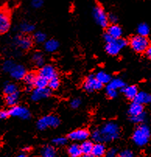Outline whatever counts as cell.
I'll use <instances>...</instances> for the list:
<instances>
[{
  "mask_svg": "<svg viewBox=\"0 0 151 157\" xmlns=\"http://www.w3.org/2000/svg\"><path fill=\"white\" fill-rule=\"evenodd\" d=\"M150 132H151V130H150Z\"/></svg>",
  "mask_w": 151,
  "mask_h": 157,
  "instance_id": "cell-51",
  "label": "cell"
},
{
  "mask_svg": "<svg viewBox=\"0 0 151 157\" xmlns=\"http://www.w3.org/2000/svg\"><path fill=\"white\" fill-rule=\"evenodd\" d=\"M52 142L54 145H57V146H62L67 143V139L65 137H58L52 140Z\"/></svg>",
  "mask_w": 151,
  "mask_h": 157,
  "instance_id": "cell-37",
  "label": "cell"
},
{
  "mask_svg": "<svg viewBox=\"0 0 151 157\" xmlns=\"http://www.w3.org/2000/svg\"><path fill=\"white\" fill-rule=\"evenodd\" d=\"M104 40H105L106 43H110V42H111L113 40H114V38H113L111 36H110L107 33H105V34L104 35Z\"/></svg>",
  "mask_w": 151,
  "mask_h": 157,
  "instance_id": "cell-45",
  "label": "cell"
},
{
  "mask_svg": "<svg viewBox=\"0 0 151 157\" xmlns=\"http://www.w3.org/2000/svg\"><path fill=\"white\" fill-rule=\"evenodd\" d=\"M17 157H27V156H26L25 154H20V155H17Z\"/></svg>",
  "mask_w": 151,
  "mask_h": 157,
  "instance_id": "cell-49",
  "label": "cell"
},
{
  "mask_svg": "<svg viewBox=\"0 0 151 157\" xmlns=\"http://www.w3.org/2000/svg\"><path fill=\"white\" fill-rule=\"evenodd\" d=\"M48 79H46L45 78L38 75L36 77L34 86L36 88H45V87L48 86Z\"/></svg>",
  "mask_w": 151,
  "mask_h": 157,
  "instance_id": "cell-30",
  "label": "cell"
},
{
  "mask_svg": "<svg viewBox=\"0 0 151 157\" xmlns=\"http://www.w3.org/2000/svg\"><path fill=\"white\" fill-rule=\"evenodd\" d=\"M146 120V114L144 111L136 116H132L131 121L136 124H143Z\"/></svg>",
  "mask_w": 151,
  "mask_h": 157,
  "instance_id": "cell-33",
  "label": "cell"
},
{
  "mask_svg": "<svg viewBox=\"0 0 151 157\" xmlns=\"http://www.w3.org/2000/svg\"><path fill=\"white\" fill-rule=\"evenodd\" d=\"M42 157H56V151L52 145H46L41 150Z\"/></svg>",
  "mask_w": 151,
  "mask_h": 157,
  "instance_id": "cell-24",
  "label": "cell"
},
{
  "mask_svg": "<svg viewBox=\"0 0 151 157\" xmlns=\"http://www.w3.org/2000/svg\"><path fill=\"white\" fill-rule=\"evenodd\" d=\"M36 77H37V75L35 73H34V72H29V73H26L23 79H24V82H25L26 85L30 88V87L33 86L34 85Z\"/></svg>",
  "mask_w": 151,
  "mask_h": 157,
  "instance_id": "cell-26",
  "label": "cell"
},
{
  "mask_svg": "<svg viewBox=\"0 0 151 157\" xmlns=\"http://www.w3.org/2000/svg\"><path fill=\"white\" fill-rule=\"evenodd\" d=\"M59 124H60V121L58 117L55 115H46L39 119L37 123V126L39 130H45L49 127H57Z\"/></svg>",
  "mask_w": 151,
  "mask_h": 157,
  "instance_id": "cell-5",
  "label": "cell"
},
{
  "mask_svg": "<svg viewBox=\"0 0 151 157\" xmlns=\"http://www.w3.org/2000/svg\"><path fill=\"white\" fill-rule=\"evenodd\" d=\"M26 69L23 65H15V66L13 68V69L10 71V74L12 76V78L15 79H23L24 75H26Z\"/></svg>",
  "mask_w": 151,
  "mask_h": 157,
  "instance_id": "cell-14",
  "label": "cell"
},
{
  "mask_svg": "<svg viewBox=\"0 0 151 157\" xmlns=\"http://www.w3.org/2000/svg\"><path fill=\"white\" fill-rule=\"evenodd\" d=\"M149 40L146 37H143L140 35L134 36L130 40V45L131 48L138 53H143L146 51L149 46Z\"/></svg>",
  "mask_w": 151,
  "mask_h": 157,
  "instance_id": "cell-3",
  "label": "cell"
},
{
  "mask_svg": "<svg viewBox=\"0 0 151 157\" xmlns=\"http://www.w3.org/2000/svg\"><path fill=\"white\" fill-rule=\"evenodd\" d=\"M10 112H9V110H0V119L2 120H4V119H6L10 117Z\"/></svg>",
  "mask_w": 151,
  "mask_h": 157,
  "instance_id": "cell-42",
  "label": "cell"
},
{
  "mask_svg": "<svg viewBox=\"0 0 151 157\" xmlns=\"http://www.w3.org/2000/svg\"><path fill=\"white\" fill-rule=\"evenodd\" d=\"M122 91L124 93L125 96L129 100H134L135 97L138 93V89L136 86H125L122 89Z\"/></svg>",
  "mask_w": 151,
  "mask_h": 157,
  "instance_id": "cell-19",
  "label": "cell"
},
{
  "mask_svg": "<svg viewBox=\"0 0 151 157\" xmlns=\"http://www.w3.org/2000/svg\"><path fill=\"white\" fill-rule=\"evenodd\" d=\"M143 112V104H140L139 103L133 102V104L130 105L129 108V114L130 116H136L138 114H141Z\"/></svg>",
  "mask_w": 151,
  "mask_h": 157,
  "instance_id": "cell-20",
  "label": "cell"
},
{
  "mask_svg": "<svg viewBox=\"0 0 151 157\" xmlns=\"http://www.w3.org/2000/svg\"><path fill=\"white\" fill-rule=\"evenodd\" d=\"M32 61L34 65L38 67H41L44 65L45 58L41 52H35L32 56Z\"/></svg>",
  "mask_w": 151,
  "mask_h": 157,
  "instance_id": "cell-27",
  "label": "cell"
},
{
  "mask_svg": "<svg viewBox=\"0 0 151 157\" xmlns=\"http://www.w3.org/2000/svg\"><path fill=\"white\" fill-rule=\"evenodd\" d=\"M125 86H126V83H125L124 81L122 78H116L110 80V82L107 83V88L117 90H119V89H123Z\"/></svg>",
  "mask_w": 151,
  "mask_h": 157,
  "instance_id": "cell-18",
  "label": "cell"
},
{
  "mask_svg": "<svg viewBox=\"0 0 151 157\" xmlns=\"http://www.w3.org/2000/svg\"><path fill=\"white\" fill-rule=\"evenodd\" d=\"M93 16L97 24L101 27H107L108 25V18L104 9L101 5H96L93 10Z\"/></svg>",
  "mask_w": 151,
  "mask_h": 157,
  "instance_id": "cell-6",
  "label": "cell"
},
{
  "mask_svg": "<svg viewBox=\"0 0 151 157\" xmlns=\"http://www.w3.org/2000/svg\"><path fill=\"white\" fill-rule=\"evenodd\" d=\"M30 150V147H25L24 149V151H26V152H28V151Z\"/></svg>",
  "mask_w": 151,
  "mask_h": 157,
  "instance_id": "cell-48",
  "label": "cell"
},
{
  "mask_svg": "<svg viewBox=\"0 0 151 157\" xmlns=\"http://www.w3.org/2000/svg\"><path fill=\"white\" fill-rule=\"evenodd\" d=\"M68 153L71 157H80L83 155L80 145L78 144H72L68 148Z\"/></svg>",
  "mask_w": 151,
  "mask_h": 157,
  "instance_id": "cell-23",
  "label": "cell"
},
{
  "mask_svg": "<svg viewBox=\"0 0 151 157\" xmlns=\"http://www.w3.org/2000/svg\"><path fill=\"white\" fill-rule=\"evenodd\" d=\"M93 146H94V144L91 141L89 140H85L82 142V144L80 145V149L82 151L83 154H88L91 153V151H92Z\"/></svg>",
  "mask_w": 151,
  "mask_h": 157,
  "instance_id": "cell-28",
  "label": "cell"
},
{
  "mask_svg": "<svg viewBox=\"0 0 151 157\" xmlns=\"http://www.w3.org/2000/svg\"><path fill=\"white\" fill-rule=\"evenodd\" d=\"M11 26L10 14L5 8L0 9V34H4L9 31Z\"/></svg>",
  "mask_w": 151,
  "mask_h": 157,
  "instance_id": "cell-7",
  "label": "cell"
},
{
  "mask_svg": "<svg viewBox=\"0 0 151 157\" xmlns=\"http://www.w3.org/2000/svg\"><path fill=\"white\" fill-rule=\"evenodd\" d=\"M14 42L17 47L23 49V50H28L29 48L32 47V44H33L32 39L29 37L28 36L24 35L17 36L14 38Z\"/></svg>",
  "mask_w": 151,
  "mask_h": 157,
  "instance_id": "cell-10",
  "label": "cell"
},
{
  "mask_svg": "<svg viewBox=\"0 0 151 157\" xmlns=\"http://www.w3.org/2000/svg\"><path fill=\"white\" fill-rule=\"evenodd\" d=\"M38 75L49 80L51 78L57 76V72H56V70L54 68V66L51 65H46L41 66V68L39 70Z\"/></svg>",
  "mask_w": 151,
  "mask_h": 157,
  "instance_id": "cell-13",
  "label": "cell"
},
{
  "mask_svg": "<svg viewBox=\"0 0 151 157\" xmlns=\"http://www.w3.org/2000/svg\"><path fill=\"white\" fill-rule=\"evenodd\" d=\"M90 133L87 129H77L69 134L68 138L72 141L83 142L89 138Z\"/></svg>",
  "mask_w": 151,
  "mask_h": 157,
  "instance_id": "cell-11",
  "label": "cell"
},
{
  "mask_svg": "<svg viewBox=\"0 0 151 157\" xmlns=\"http://www.w3.org/2000/svg\"><path fill=\"white\" fill-rule=\"evenodd\" d=\"M95 77L97 78V79L102 84H107L111 79L109 74H107V72H104V71H100V72H98V73L96 74Z\"/></svg>",
  "mask_w": 151,
  "mask_h": 157,
  "instance_id": "cell-25",
  "label": "cell"
},
{
  "mask_svg": "<svg viewBox=\"0 0 151 157\" xmlns=\"http://www.w3.org/2000/svg\"><path fill=\"white\" fill-rule=\"evenodd\" d=\"M107 18H108V23H111V24H115L118 21V17L114 14L107 16Z\"/></svg>",
  "mask_w": 151,
  "mask_h": 157,
  "instance_id": "cell-43",
  "label": "cell"
},
{
  "mask_svg": "<svg viewBox=\"0 0 151 157\" xmlns=\"http://www.w3.org/2000/svg\"><path fill=\"white\" fill-rule=\"evenodd\" d=\"M16 64L14 63V61L12 60H6L5 62H3V64H2V70L4 71V72H9L10 73V71L12 70L13 68H14V66H15Z\"/></svg>",
  "mask_w": 151,
  "mask_h": 157,
  "instance_id": "cell-35",
  "label": "cell"
},
{
  "mask_svg": "<svg viewBox=\"0 0 151 157\" xmlns=\"http://www.w3.org/2000/svg\"><path fill=\"white\" fill-rule=\"evenodd\" d=\"M16 92H17V86L16 84L8 82V83L5 84V86H3V93L6 96L14 94Z\"/></svg>",
  "mask_w": 151,
  "mask_h": 157,
  "instance_id": "cell-29",
  "label": "cell"
},
{
  "mask_svg": "<svg viewBox=\"0 0 151 157\" xmlns=\"http://www.w3.org/2000/svg\"><path fill=\"white\" fill-rule=\"evenodd\" d=\"M107 33L114 39L120 38L122 35V30L118 25L112 24L107 28Z\"/></svg>",
  "mask_w": 151,
  "mask_h": 157,
  "instance_id": "cell-17",
  "label": "cell"
},
{
  "mask_svg": "<svg viewBox=\"0 0 151 157\" xmlns=\"http://www.w3.org/2000/svg\"><path fill=\"white\" fill-rule=\"evenodd\" d=\"M117 154V150L115 149H110L109 150L106 152L107 157H114Z\"/></svg>",
  "mask_w": 151,
  "mask_h": 157,
  "instance_id": "cell-44",
  "label": "cell"
},
{
  "mask_svg": "<svg viewBox=\"0 0 151 157\" xmlns=\"http://www.w3.org/2000/svg\"><path fill=\"white\" fill-rule=\"evenodd\" d=\"M9 112H10V115L12 117H17L24 120H27L30 117V112L29 111L28 109L21 106H13L10 107Z\"/></svg>",
  "mask_w": 151,
  "mask_h": 157,
  "instance_id": "cell-9",
  "label": "cell"
},
{
  "mask_svg": "<svg viewBox=\"0 0 151 157\" xmlns=\"http://www.w3.org/2000/svg\"><path fill=\"white\" fill-rule=\"evenodd\" d=\"M80 104H81V100H80V99H79V98L73 99V100H72L70 103L71 107L74 109L78 108V107L80 106Z\"/></svg>",
  "mask_w": 151,
  "mask_h": 157,
  "instance_id": "cell-39",
  "label": "cell"
},
{
  "mask_svg": "<svg viewBox=\"0 0 151 157\" xmlns=\"http://www.w3.org/2000/svg\"><path fill=\"white\" fill-rule=\"evenodd\" d=\"M114 157H121V156H120V155H118H118H115Z\"/></svg>",
  "mask_w": 151,
  "mask_h": 157,
  "instance_id": "cell-50",
  "label": "cell"
},
{
  "mask_svg": "<svg viewBox=\"0 0 151 157\" xmlns=\"http://www.w3.org/2000/svg\"><path fill=\"white\" fill-rule=\"evenodd\" d=\"M19 98H20V94L19 92L14 93V94H10V95H6L5 97V102L6 105L9 107H13V106L17 105V104L19 101Z\"/></svg>",
  "mask_w": 151,
  "mask_h": 157,
  "instance_id": "cell-21",
  "label": "cell"
},
{
  "mask_svg": "<svg viewBox=\"0 0 151 157\" xmlns=\"http://www.w3.org/2000/svg\"><path fill=\"white\" fill-rule=\"evenodd\" d=\"M117 94H118L117 90H112V89L107 88V95L109 98L111 99L114 98V97H117Z\"/></svg>",
  "mask_w": 151,
  "mask_h": 157,
  "instance_id": "cell-40",
  "label": "cell"
},
{
  "mask_svg": "<svg viewBox=\"0 0 151 157\" xmlns=\"http://www.w3.org/2000/svg\"><path fill=\"white\" fill-rule=\"evenodd\" d=\"M138 34L143 37H146L149 35V28L147 24H140L137 27Z\"/></svg>",
  "mask_w": 151,
  "mask_h": 157,
  "instance_id": "cell-31",
  "label": "cell"
},
{
  "mask_svg": "<svg viewBox=\"0 0 151 157\" xmlns=\"http://www.w3.org/2000/svg\"><path fill=\"white\" fill-rule=\"evenodd\" d=\"M120 156L121 157H134V154L129 149H126V150L122 151L120 153Z\"/></svg>",
  "mask_w": 151,
  "mask_h": 157,
  "instance_id": "cell-41",
  "label": "cell"
},
{
  "mask_svg": "<svg viewBox=\"0 0 151 157\" xmlns=\"http://www.w3.org/2000/svg\"><path fill=\"white\" fill-rule=\"evenodd\" d=\"M134 101L140 104H147L151 103V94L146 92H138L134 98Z\"/></svg>",
  "mask_w": 151,
  "mask_h": 157,
  "instance_id": "cell-15",
  "label": "cell"
},
{
  "mask_svg": "<svg viewBox=\"0 0 151 157\" xmlns=\"http://www.w3.org/2000/svg\"><path fill=\"white\" fill-rule=\"evenodd\" d=\"M126 45H127V41L125 39L120 37V38L114 39L110 43H107L105 50L110 55H117L120 51L124 48Z\"/></svg>",
  "mask_w": 151,
  "mask_h": 157,
  "instance_id": "cell-4",
  "label": "cell"
},
{
  "mask_svg": "<svg viewBox=\"0 0 151 157\" xmlns=\"http://www.w3.org/2000/svg\"><path fill=\"white\" fill-rule=\"evenodd\" d=\"M146 55H147L148 58L151 59V45L150 44H149V46L148 47V48L146 49Z\"/></svg>",
  "mask_w": 151,
  "mask_h": 157,
  "instance_id": "cell-46",
  "label": "cell"
},
{
  "mask_svg": "<svg viewBox=\"0 0 151 157\" xmlns=\"http://www.w3.org/2000/svg\"><path fill=\"white\" fill-rule=\"evenodd\" d=\"M30 3H31V6L34 8L38 9L41 8L43 6V4H44V0H31Z\"/></svg>",
  "mask_w": 151,
  "mask_h": 157,
  "instance_id": "cell-38",
  "label": "cell"
},
{
  "mask_svg": "<svg viewBox=\"0 0 151 157\" xmlns=\"http://www.w3.org/2000/svg\"><path fill=\"white\" fill-rule=\"evenodd\" d=\"M51 95V90L48 87L35 88L31 94V99L34 101H39L42 99L47 98Z\"/></svg>",
  "mask_w": 151,
  "mask_h": 157,
  "instance_id": "cell-12",
  "label": "cell"
},
{
  "mask_svg": "<svg viewBox=\"0 0 151 157\" xmlns=\"http://www.w3.org/2000/svg\"><path fill=\"white\" fill-rule=\"evenodd\" d=\"M59 42L57 40H54V39L45 40V49L46 52H49V53H52V52L57 51V49L59 48Z\"/></svg>",
  "mask_w": 151,
  "mask_h": 157,
  "instance_id": "cell-22",
  "label": "cell"
},
{
  "mask_svg": "<svg viewBox=\"0 0 151 157\" xmlns=\"http://www.w3.org/2000/svg\"><path fill=\"white\" fill-rule=\"evenodd\" d=\"M82 157H94L92 153H88V154H83Z\"/></svg>",
  "mask_w": 151,
  "mask_h": 157,
  "instance_id": "cell-47",
  "label": "cell"
},
{
  "mask_svg": "<svg viewBox=\"0 0 151 157\" xmlns=\"http://www.w3.org/2000/svg\"><path fill=\"white\" fill-rule=\"evenodd\" d=\"M106 148L102 142H97L93 146L91 153L94 157H102L105 154Z\"/></svg>",
  "mask_w": 151,
  "mask_h": 157,
  "instance_id": "cell-16",
  "label": "cell"
},
{
  "mask_svg": "<svg viewBox=\"0 0 151 157\" xmlns=\"http://www.w3.org/2000/svg\"><path fill=\"white\" fill-rule=\"evenodd\" d=\"M120 136V128L114 122H107L100 129L93 132L91 138L95 142H108L115 140Z\"/></svg>",
  "mask_w": 151,
  "mask_h": 157,
  "instance_id": "cell-1",
  "label": "cell"
},
{
  "mask_svg": "<svg viewBox=\"0 0 151 157\" xmlns=\"http://www.w3.org/2000/svg\"><path fill=\"white\" fill-rule=\"evenodd\" d=\"M34 40L37 44L45 43L46 40V35L42 32H37L34 35Z\"/></svg>",
  "mask_w": 151,
  "mask_h": 157,
  "instance_id": "cell-36",
  "label": "cell"
},
{
  "mask_svg": "<svg viewBox=\"0 0 151 157\" xmlns=\"http://www.w3.org/2000/svg\"><path fill=\"white\" fill-rule=\"evenodd\" d=\"M103 86V84L100 82L97 79L94 75H91L85 79L83 82V89L87 92H93V91L101 90Z\"/></svg>",
  "mask_w": 151,
  "mask_h": 157,
  "instance_id": "cell-8",
  "label": "cell"
},
{
  "mask_svg": "<svg viewBox=\"0 0 151 157\" xmlns=\"http://www.w3.org/2000/svg\"><path fill=\"white\" fill-rule=\"evenodd\" d=\"M60 85V81H59V78L57 76L54 77V78H51L48 80V86L50 90H56L59 87Z\"/></svg>",
  "mask_w": 151,
  "mask_h": 157,
  "instance_id": "cell-34",
  "label": "cell"
},
{
  "mask_svg": "<svg viewBox=\"0 0 151 157\" xmlns=\"http://www.w3.org/2000/svg\"><path fill=\"white\" fill-rule=\"evenodd\" d=\"M20 29L22 33H30L34 31L35 27H34V26L33 24H29V23H27V22H24V23H22V24H20Z\"/></svg>",
  "mask_w": 151,
  "mask_h": 157,
  "instance_id": "cell-32",
  "label": "cell"
},
{
  "mask_svg": "<svg viewBox=\"0 0 151 157\" xmlns=\"http://www.w3.org/2000/svg\"><path fill=\"white\" fill-rule=\"evenodd\" d=\"M151 132L149 128L146 124H139L135 130L133 135V140L138 146H143L149 142Z\"/></svg>",
  "mask_w": 151,
  "mask_h": 157,
  "instance_id": "cell-2",
  "label": "cell"
}]
</instances>
